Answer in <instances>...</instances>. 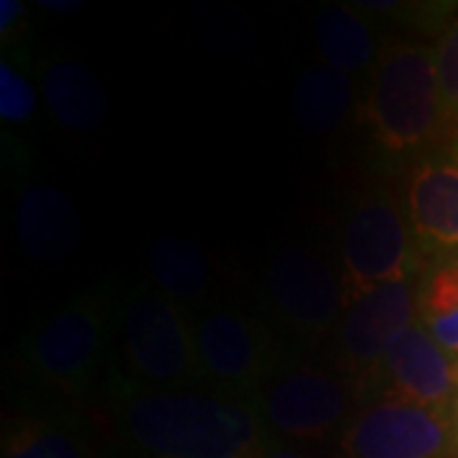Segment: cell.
<instances>
[{"mask_svg":"<svg viewBox=\"0 0 458 458\" xmlns=\"http://www.w3.org/2000/svg\"><path fill=\"white\" fill-rule=\"evenodd\" d=\"M117 423L148 458H262L260 412L229 394L117 382Z\"/></svg>","mask_w":458,"mask_h":458,"instance_id":"cell-1","label":"cell"},{"mask_svg":"<svg viewBox=\"0 0 458 458\" xmlns=\"http://www.w3.org/2000/svg\"><path fill=\"white\" fill-rule=\"evenodd\" d=\"M191 328L204 382L237 400L267 385L276 369V344L255 318L229 306H212L199 313Z\"/></svg>","mask_w":458,"mask_h":458,"instance_id":"cell-5","label":"cell"},{"mask_svg":"<svg viewBox=\"0 0 458 458\" xmlns=\"http://www.w3.org/2000/svg\"><path fill=\"white\" fill-rule=\"evenodd\" d=\"M36 113V92L8 56L0 64V114L5 123H26Z\"/></svg>","mask_w":458,"mask_h":458,"instance_id":"cell-20","label":"cell"},{"mask_svg":"<svg viewBox=\"0 0 458 458\" xmlns=\"http://www.w3.org/2000/svg\"><path fill=\"white\" fill-rule=\"evenodd\" d=\"M408 222L415 242L458 255V148L426 158L408 183Z\"/></svg>","mask_w":458,"mask_h":458,"instance_id":"cell-12","label":"cell"},{"mask_svg":"<svg viewBox=\"0 0 458 458\" xmlns=\"http://www.w3.org/2000/svg\"><path fill=\"white\" fill-rule=\"evenodd\" d=\"M260 412L280 436L313 441L342 426L349 412V393L334 375L298 364L267 382Z\"/></svg>","mask_w":458,"mask_h":458,"instance_id":"cell-10","label":"cell"},{"mask_svg":"<svg viewBox=\"0 0 458 458\" xmlns=\"http://www.w3.org/2000/svg\"><path fill=\"white\" fill-rule=\"evenodd\" d=\"M410 222L385 191L361 197L342 232V283L346 306L377 285L405 280L415 270Z\"/></svg>","mask_w":458,"mask_h":458,"instance_id":"cell-4","label":"cell"},{"mask_svg":"<svg viewBox=\"0 0 458 458\" xmlns=\"http://www.w3.org/2000/svg\"><path fill=\"white\" fill-rule=\"evenodd\" d=\"M107 327V298L87 293L51 316L29 339L26 361L41 382L80 393L95 375Z\"/></svg>","mask_w":458,"mask_h":458,"instance_id":"cell-7","label":"cell"},{"mask_svg":"<svg viewBox=\"0 0 458 458\" xmlns=\"http://www.w3.org/2000/svg\"><path fill=\"white\" fill-rule=\"evenodd\" d=\"M418 288L412 280L377 285L352 301L336 327V361L357 382H377L393 342L415 324Z\"/></svg>","mask_w":458,"mask_h":458,"instance_id":"cell-9","label":"cell"},{"mask_svg":"<svg viewBox=\"0 0 458 458\" xmlns=\"http://www.w3.org/2000/svg\"><path fill=\"white\" fill-rule=\"evenodd\" d=\"M44 95L51 114L72 132L98 131L110 110L105 87L77 62H54L44 72Z\"/></svg>","mask_w":458,"mask_h":458,"instance_id":"cell-15","label":"cell"},{"mask_svg":"<svg viewBox=\"0 0 458 458\" xmlns=\"http://www.w3.org/2000/svg\"><path fill=\"white\" fill-rule=\"evenodd\" d=\"M445 117L436 54L415 44H393L379 56L367 123L379 146L408 153L428 146Z\"/></svg>","mask_w":458,"mask_h":458,"instance_id":"cell-2","label":"cell"},{"mask_svg":"<svg viewBox=\"0 0 458 458\" xmlns=\"http://www.w3.org/2000/svg\"><path fill=\"white\" fill-rule=\"evenodd\" d=\"M436 69H438V84H441L445 114H451L458 107V21L445 31L438 44Z\"/></svg>","mask_w":458,"mask_h":458,"instance_id":"cell-21","label":"cell"},{"mask_svg":"<svg viewBox=\"0 0 458 458\" xmlns=\"http://www.w3.org/2000/svg\"><path fill=\"white\" fill-rule=\"evenodd\" d=\"M377 382H387L397 400L445 412L458 408V357L448 354L423 324H412L394 339Z\"/></svg>","mask_w":458,"mask_h":458,"instance_id":"cell-11","label":"cell"},{"mask_svg":"<svg viewBox=\"0 0 458 458\" xmlns=\"http://www.w3.org/2000/svg\"><path fill=\"white\" fill-rule=\"evenodd\" d=\"M26 18V5L21 0H3L0 3V31L3 38H8L11 33L16 31L18 21Z\"/></svg>","mask_w":458,"mask_h":458,"instance_id":"cell-22","label":"cell"},{"mask_svg":"<svg viewBox=\"0 0 458 458\" xmlns=\"http://www.w3.org/2000/svg\"><path fill=\"white\" fill-rule=\"evenodd\" d=\"M38 5L47 11H54V13H77L82 8V3H77V0H41Z\"/></svg>","mask_w":458,"mask_h":458,"instance_id":"cell-23","label":"cell"},{"mask_svg":"<svg viewBox=\"0 0 458 458\" xmlns=\"http://www.w3.org/2000/svg\"><path fill=\"white\" fill-rule=\"evenodd\" d=\"M349 77L331 66L306 69L293 87V117L298 128L309 135L334 132L352 107Z\"/></svg>","mask_w":458,"mask_h":458,"instance_id":"cell-16","label":"cell"},{"mask_svg":"<svg viewBox=\"0 0 458 458\" xmlns=\"http://www.w3.org/2000/svg\"><path fill=\"white\" fill-rule=\"evenodd\" d=\"M262 458H306L303 454H298L293 448H273V451H265Z\"/></svg>","mask_w":458,"mask_h":458,"instance_id":"cell-24","label":"cell"},{"mask_svg":"<svg viewBox=\"0 0 458 458\" xmlns=\"http://www.w3.org/2000/svg\"><path fill=\"white\" fill-rule=\"evenodd\" d=\"M13 232L21 250L38 262L69 260L82 242V216L62 189L31 183L16 199Z\"/></svg>","mask_w":458,"mask_h":458,"instance_id":"cell-13","label":"cell"},{"mask_svg":"<svg viewBox=\"0 0 458 458\" xmlns=\"http://www.w3.org/2000/svg\"><path fill=\"white\" fill-rule=\"evenodd\" d=\"M454 412L385 397L349 423L344 458H448L456 445Z\"/></svg>","mask_w":458,"mask_h":458,"instance_id":"cell-6","label":"cell"},{"mask_svg":"<svg viewBox=\"0 0 458 458\" xmlns=\"http://www.w3.org/2000/svg\"><path fill=\"white\" fill-rule=\"evenodd\" d=\"M265 288L280 318L306 339H321L346 311L342 276L303 247H283L270 255Z\"/></svg>","mask_w":458,"mask_h":458,"instance_id":"cell-8","label":"cell"},{"mask_svg":"<svg viewBox=\"0 0 458 458\" xmlns=\"http://www.w3.org/2000/svg\"><path fill=\"white\" fill-rule=\"evenodd\" d=\"M418 316L428 334L458 357V255H441L418 285Z\"/></svg>","mask_w":458,"mask_h":458,"instance_id":"cell-18","label":"cell"},{"mask_svg":"<svg viewBox=\"0 0 458 458\" xmlns=\"http://www.w3.org/2000/svg\"><path fill=\"white\" fill-rule=\"evenodd\" d=\"M456 148H458V146H456Z\"/></svg>","mask_w":458,"mask_h":458,"instance_id":"cell-25","label":"cell"},{"mask_svg":"<svg viewBox=\"0 0 458 458\" xmlns=\"http://www.w3.org/2000/svg\"><path fill=\"white\" fill-rule=\"evenodd\" d=\"M3 458H84V454L64 430L49 423H23L5 436Z\"/></svg>","mask_w":458,"mask_h":458,"instance_id":"cell-19","label":"cell"},{"mask_svg":"<svg viewBox=\"0 0 458 458\" xmlns=\"http://www.w3.org/2000/svg\"><path fill=\"white\" fill-rule=\"evenodd\" d=\"M316 44L327 64L342 74L361 72L375 62V36L364 18L349 8H327L316 18Z\"/></svg>","mask_w":458,"mask_h":458,"instance_id":"cell-17","label":"cell"},{"mask_svg":"<svg viewBox=\"0 0 458 458\" xmlns=\"http://www.w3.org/2000/svg\"><path fill=\"white\" fill-rule=\"evenodd\" d=\"M120 339L132 382L153 390H191L204 382L194 328L156 288H138L120 313Z\"/></svg>","mask_w":458,"mask_h":458,"instance_id":"cell-3","label":"cell"},{"mask_svg":"<svg viewBox=\"0 0 458 458\" xmlns=\"http://www.w3.org/2000/svg\"><path fill=\"white\" fill-rule=\"evenodd\" d=\"M146 262L153 288L176 309H197L212 293V262L197 242L181 234L156 237Z\"/></svg>","mask_w":458,"mask_h":458,"instance_id":"cell-14","label":"cell"}]
</instances>
